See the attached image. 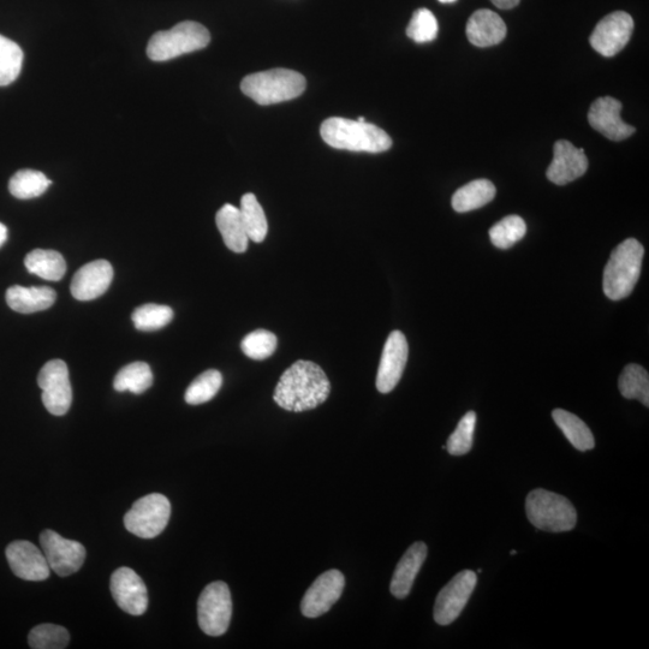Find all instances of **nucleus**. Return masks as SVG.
Returning <instances> with one entry per match:
<instances>
[{"label":"nucleus","instance_id":"obj_4","mask_svg":"<svg viewBox=\"0 0 649 649\" xmlns=\"http://www.w3.org/2000/svg\"><path fill=\"white\" fill-rule=\"evenodd\" d=\"M305 77L294 70L273 69L244 77L241 89L259 105H273L293 100L305 92Z\"/></svg>","mask_w":649,"mask_h":649},{"label":"nucleus","instance_id":"obj_3","mask_svg":"<svg viewBox=\"0 0 649 649\" xmlns=\"http://www.w3.org/2000/svg\"><path fill=\"white\" fill-rule=\"evenodd\" d=\"M643 256L645 248L635 238H628L613 249L603 278L607 299L621 301L633 293L641 276Z\"/></svg>","mask_w":649,"mask_h":649},{"label":"nucleus","instance_id":"obj_10","mask_svg":"<svg viewBox=\"0 0 649 649\" xmlns=\"http://www.w3.org/2000/svg\"><path fill=\"white\" fill-rule=\"evenodd\" d=\"M478 583V576L472 570H464L439 592L434 605V621L449 625L461 615Z\"/></svg>","mask_w":649,"mask_h":649},{"label":"nucleus","instance_id":"obj_34","mask_svg":"<svg viewBox=\"0 0 649 649\" xmlns=\"http://www.w3.org/2000/svg\"><path fill=\"white\" fill-rule=\"evenodd\" d=\"M172 319H174V311L170 307L154 305V303H148V305L136 308L132 315L136 329L142 332L163 329V327L171 323Z\"/></svg>","mask_w":649,"mask_h":649},{"label":"nucleus","instance_id":"obj_21","mask_svg":"<svg viewBox=\"0 0 649 649\" xmlns=\"http://www.w3.org/2000/svg\"><path fill=\"white\" fill-rule=\"evenodd\" d=\"M505 22L491 10L475 11L467 23V37L470 43L478 47H490L502 43L506 37Z\"/></svg>","mask_w":649,"mask_h":649},{"label":"nucleus","instance_id":"obj_38","mask_svg":"<svg viewBox=\"0 0 649 649\" xmlns=\"http://www.w3.org/2000/svg\"><path fill=\"white\" fill-rule=\"evenodd\" d=\"M438 22L428 9L416 10L407 28V35L415 43H431L438 35Z\"/></svg>","mask_w":649,"mask_h":649},{"label":"nucleus","instance_id":"obj_24","mask_svg":"<svg viewBox=\"0 0 649 649\" xmlns=\"http://www.w3.org/2000/svg\"><path fill=\"white\" fill-rule=\"evenodd\" d=\"M496 193L491 181L476 180L458 189L452 196L451 204L456 212L466 213L490 204Z\"/></svg>","mask_w":649,"mask_h":649},{"label":"nucleus","instance_id":"obj_31","mask_svg":"<svg viewBox=\"0 0 649 649\" xmlns=\"http://www.w3.org/2000/svg\"><path fill=\"white\" fill-rule=\"evenodd\" d=\"M23 51L15 41L0 35V87L9 86L20 76Z\"/></svg>","mask_w":649,"mask_h":649},{"label":"nucleus","instance_id":"obj_23","mask_svg":"<svg viewBox=\"0 0 649 649\" xmlns=\"http://www.w3.org/2000/svg\"><path fill=\"white\" fill-rule=\"evenodd\" d=\"M216 223L226 247L235 253L246 252L249 237L244 228L240 208L224 205L217 213Z\"/></svg>","mask_w":649,"mask_h":649},{"label":"nucleus","instance_id":"obj_33","mask_svg":"<svg viewBox=\"0 0 649 649\" xmlns=\"http://www.w3.org/2000/svg\"><path fill=\"white\" fill-rule=\"evenodd\" d=\"M525 220L518 216H508L494 224L490 229V238L494 247L509 249L526 236Z\"/></svg>","mask_w":649,"mask_h":649},{"label":"nucleus","instance_id":"obj_36","mask_svg":"<svg viewBox=\"0 0 649 649\" xmlns=\"http://www.w3.org/2000/svg\"><path fill=\"white\" fill-rule=\"evenodd\" d=\"M277 345L278 339L272 332L256 330L243 338L241 349L249 359L263 361L275 353Z\"/></svg>","mask_w":649,"mask_h":649},{"label":"nucleus","instance_id":"obj_2","mask_svg":"<svg viewBox=\"0 0 649 649\" xmlns=\"http://www.w3.org/2000/svg\"><path fill=\"white\" fill-rule=\"evenodd\" d=\"M320 134L326 144L336 150L381 153L392 146L390 136L377 125L347 118L326 119L321 124Z\"/></svg>","mask_w":649,"mask_h":649},{"label":"nucleus","instance_id":"obj_37","mask_svg":"<svg viewBox=\"0 0 649 649\" xmlns=\"http://www.w3.org/2000/svg\"><path fill=\"white\" fill-rule=\"evenodd\" d=\"M476 425V414L469 412L463 416L454 433L448 439L446 450L452 456L467 455L473 448V438Z\"/></svg>","mask_w":649,"mask_h":649},{"label":"nucleus","instance_id":"obj_39","mask_svg":"<svg viewBox=\"0 0 649 649\" xmlns=\"http://www.w3.org/2000/svg\"><path fill=\"white\" fill-rule=\"evenodd\" d=\"M491 2L499 9L509 10L517 7L521 0H491Z\"/></svg>","mask_w":649,"mask_h":649},{"label":"nucleus","instance_id":"obj_26","mask_svg":"<svg viewBox=\"0 0 649 649\" xmlns=\"http://www.w3.org/2000/svg\"><path fill=\"white\" fill-rule=\"evenodd\" d=\"M552 418L575 449L588 451L594 448L595 440L592 431L576 415L567 410L556 409L553 410Z\"/></svg>","mask_w":649,"mask_h":649},{"label":"nucleus","instance_id":"obj_17","mask_svg":"<svg viewBox=\"0 0 649 649\" xmlns=\"http://www.w3.org/2000/svg\"><path fill=\"white\" fill-rule=\"evenodd\" d=\"M621 111V101L611 97L599 98L588 112L589 124L611 141L628 139L636 129L622 121Z\"/></svg>","mask_w":649,"mask_h":649},{"label":"nucleus","instance_id":"obj_20","mask_svg":"<svg viewBox=\"0 0 649 649\" xmlns=\"http://www.w3.org/2000/svg\"><path fill=\"white\" fill-rule=\"evenodd\" d=\"M427 546L425 543H415L404 553L401 561L398 562L390 585V591L397 599L407 598L412 591L416 576L424 565L427 558Z\"/></svg>","mask_w":649,"mask_h":649},{"label":"nucleus","instance_id":"obj_5","mask_svg":"<svg viewBox=\"0 0 649 649\" xmlns=\"http://www.w3.org/2000/svg\"><path fill=\"white\" fill-rule=\"evenodd\" d=\"M526 511L529 522L540 531L563 533L576 526L577 512L570 500L543 488L528 494Z\"/></svg>","mask_w":649,"mask_h":649},{"label":"nucleus","instance_id":"obj_32","mask_svg":"<svg viewBox=\"0 0 649 649\" xmlns=\"http://www.w3.org/2000/svg\"><path fill=\"white\" fill-rule=\"evenodd\" d=\"M223 385V375L216 369H210L199 375L192 384L189 385L184 400L190 406H199L210 402L218 394L220 387Z\"/></svg>","mask_w":649,"mask_h":649},{"label":"nucleus","instance_id":"obj_25","mask_svg":"<svg viewBox=\"0 0 649 649\" xmlns=\"http://www.w3.org/2000/svg\"><path fill=\"white\" fill-rule=\"evenodd\" d=\"M26 269L45 281L58 282L67 272V263L55 250L35 249L25 259Z\"/></svg>","mask_w":649,"mask_h":649},{"label":"nucleus","instance_id":"obj_41","mask_svg":"<svg viewBox=\"0 0 649 649\" xmlns=\"http://www.w3.org/2000/svg\"><path fill=\"white\" fill-rule=\"evenodd\" d=\"M439 2L444 4H450V3H455L456 0H439Z\"/></svg>","mask_w":649,"mask_h":649},{"label":"nucleus","instance_id":"obj_42","mask_svg":"<svg viewBox=\"0 0 649 649\" xmlns=\"http://www.w3.org/2000/svg\"><path fill=\"white\" fill-rule=\"evenodd\" d=\"M357 121L363 123V122H366V118L365 117H360L359 119H357Z\"/></svg>","mask_w":649,"mask_h":649},{"label":"nucleus","instance_id":"obj_22","mask_svg":"<svg viewBox=\"0 0 649 649\" xmlns=\"http://www.w3.org/2000/svg\"><path fill=\"white\" fill-rule=\"evenodd\" d=\"M8 306L21 314H33L46 311L56 302V291L49 287H21L14 285L7 291Z\"/></svg>","mask_w":649,"mask_h":649},{"label":"nucleus","instance_id":"obj_30","mask_svg":"<svg viewBox=\"0 0 649 649\" xmlns=\"http://www.w3.org/2000/svg\"><path fill=\"white\" fill-rule=\"evenodd\" d=\"M52 181L35 170H20L11 177L9 190L16 199L29 200L39 198L51 186Z\"/></svg>","mask_w":649,"mask_h":649},{"label":"nucleus","instance_id":"obj_18","mask_svg":"<svg viewBox=\"0 0 649 649\" xmlns=\"http://www.w3.org/2000/svg\"><path fill=\"white\" fill-rule=\"evenodd\" d=\"M5 553L11 570L20 579L26 581L49 579L51 569L44 553L29 541H14Z\"/></svg>","mask_w":649,"mask_h":649},{"label":"nucleus","instance_id":"obj_15","mask_svg":"<svg viewBox=\"0 0 649 649\" xmlns=\"http://www.w3.org/2000/svg\"><path fill=\"white\" fill-rule=\"evenodd\" d=\"M111 593L117 605L132 616H141L148 607L145 582L130 568H119L111 576Z\"/></svg>","mask_w":649,"mask_h":649},{"label":"nucleus","instance_id":"obj_29","mask_svg":"<svg viewBox=\"0 0 649 649\" xmlns=\"http://www.w3.org/2000/svg\"><path fill=\"white\" fill-rule=\"evenodd\" d=\"M240 212L249 240L255 243L263 242L269 232V224L264 208L254 194L243 195Z\"/></svg>","mask_w":649,"mask_h":649},{"label":"nucleus","instance_id":"obj_28","mask_svg":"<svg viewBox=\"0 0 649 649\" xmlns=\"http://www.w3.org/2000/svg\"><path fill=\"white\" fill-rule=\"evenodd\" d=\"M618 389L627 400H637L649 407V375L645 368L635 363L625 367L618 380Z\"/></svg>","mask_w":649,"mask_h":649},{"label":"nucleus","instance_id":"obj_27","mask_svg":"<svg viewBox=\"0 0 649 649\" xmlns=\"http://www.w3.org/2000/svg\"><path fill=\"white\" fill-rule=\"evenodd\" d=\"M153 384V373L146 362H133L125 366L113 380V387L118 392H133L135 395L144 394Z\"/></svg>","mask_w":649,"mask_h":649},{"label":"nucleus","instance_id":"obj_6","mask_svg":"<svg viewBox=\"0 0 649 649\" xmlns=\"http://www.w3.org/2000/svg\"><path fill=\"white\" fill-rule=\"evenodd\" d=\"M210 41V32L200 23L181 22L170 31L154 34L147 46V56L153 62L171 61L187 53L205 49Z\"/></svg>","mask_w":649,"mask_h":649},{"label":"nucleus","instance_id":"obj_9","mask_svg":"<svg viewBox=\"0 0 649 649\" xmlns=\"http://www.w3.org/2000/svg\"><path fill=\"white\" fill-rule=\"evenodd\" d=\"M38 384L43 395L44 406L52 415L63 416L69 412L73 402L69 369L62 360H52L41 368Z\"/></svg>","mask_w":649,"mask_h":649},{"label":"nucleus","instance_id":"obj_11","mask_svg":"<svg viewBox=\"0 0 649 649\" xmlns=\"http://www.w3.org/2000/svg\"><path fill=\"white\" fill-rule=\"evenodd\" d=\"M40 544L50 569L59 576L73 575L85 563V547L75 540L61 537L51 529L41 533Z\"/></svg>","mask_w":649,"mask_h":649},{"label":"nucleus","instance_id":"obj_13","mask_svg":"<svg viewBox=\"0 0 649 649\" xmlns=\"http://www.w3.org/2000/svg\"><path fill=\"white\" fill-rule=\"evenodd\" d=\"M344 587L345 577L341 571L332 569L321 574L301 601L302 615L307 618L325 615L342 597Z\"/></svg>","mask_w":649,"mask_h":649},{"label":"nucleus","instance_id":"obj_14","mask_svg":"<svg viewBox=\"0 0 649 649\" xmlns=\"http://www.w3.org/2000/svg\"><path fill=\"white\" fill-rule=\"evenodd\" d=\"M409 347L401 331L390 333L385 343L377 374V389L380 394H389L395 389L406 369Z\"/></svg>","mask_w":649,"mask_h":649},{"label":"nucleus","instance_id":"obj_16","mask_svg":"<svg viewBox=\"0 0 649 649\" xmlns=\"http://www.w3.org/2000/svg\"><path fill=\"white\" fill-rule=\"evenodd\" d=\"M588 170V159L582 148L567 140H559L553 148V160L547 169V178L557 186L574 182Z\"/></svg>","mask_w":649,"mask_h":649},{"label":"nucleus","instance_id":"obj_1","mask_svg":"<svg viewBox=\"0 0 649 649\" xmlns=\"http://www.w3.org/2000/svg\"><path fill=\"white\" fill-rule=\"evenodd\" d=\"M331 383L323 368L311 361H296L282 374L273 400L288 412L302 413L326 402Z\"/></svg>","mask_w":649,"mask_h":649},{"label":"nucleus","instance_id":"obj_12","mask_svg":"<svg viewBox=\"0 0 649 649\" xmlns=\"http://www.w3.org/2000/svg\"><path fill=\"white\" fill-rule=\"evenodd\" d=\"M633 32V17L624 11H616L598 23L589 41L601 56L613 57L627 46Z\"/></svg>","mask_w":649,"mask_h":649},{"label":"nucleus","instance_id":"obj_19","mask_svg":"<svg viewBox=\"0 0 649 649\" xmlns=\"http://www.w3.org/2000/svg\"><path fill=\"white\" fill-rule=\"evenodd\" d=\"M113 269L109 261L97 260L82 266L71 282V294L79 301H92L109 290Z\"/></svg>","mask_w":649,"mask_h":649},{"label":"nucleus","instance_id":"obj_35","mask_svg":"<svg viewBox=\"0 0 649 649\" xmlns=\"http://www.w3.org/2000/svg\"><path fill=\"white\" fill-rule=\"evenodd\" d=\"M69 641V631L56 624H40L28 636L29 646L34 649H63Z\"/></svg>","mask_w":649,"mask_h":649},{"label":"nucleus","instance_id":"obj_7","mask_svg":"<svg viewBox=\"0 0 649 649\" xmlns=\"http://www.w3.org/2000/svg\"><path fill=\"white\" fill-rule=\"evenodd\" d=\"M171 516L169 499L160 493L136 500L124 516L127 531L142 539H153L164 532Z\"/></svg>","mask_w":649,"mask_h":649},{"label":"nucleus","instance_id":"obj_8","mask_svg":"<svg viewBox=\"0 0 649 649\" xmlns=\"http://www.w3.org/2000/svg\"><path fill=\"white\" fill-rule=\"evenodd\" d=\"M231 616L232 599L228 585L222 581L208 585L198 601L201 630L210 636H222L229 629Z\"/></svg>","mask_w":649,"mask_h":649},{"label":"nucleus","instance_id":"obj_40","mask_svg":"<svg viewBox=\"0 0 649 649\" xmlns=\"http://www.w3.org/2000/svg\"><path fill=\"white\" fill-rule=\"evenodd\" d=\"M8 240V229L3 223H0V248L4 246V243Z\"/></svg>","mask_w":649,"mask_h":649}]
</instances>
